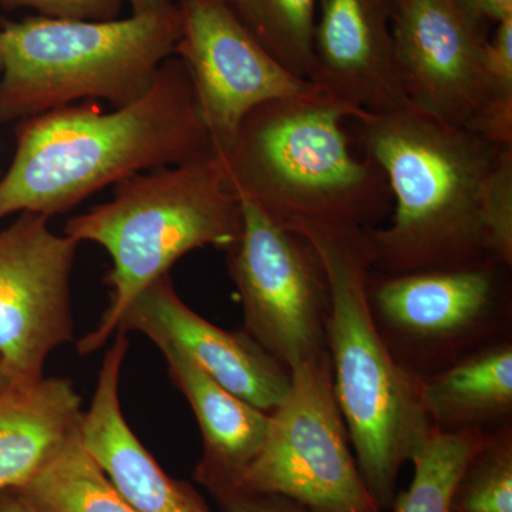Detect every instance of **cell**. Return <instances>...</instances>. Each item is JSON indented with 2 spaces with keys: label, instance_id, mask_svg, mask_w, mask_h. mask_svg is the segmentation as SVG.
<instances>
[{
  "label": "cell",
  "instance_id": "d6986e66",
  "mask_svg": "<svg viewBox=\"0 0 512 512\" xmlns=\"http://www.w3.org/2000/svg\"><path fill=\"white\" fill-rule=\"evenodd\" d=\"M12 491L39 512H140L90 456L80 429L36 476Z\"/></svg>",
  "mask_w": 512,
  "mask_h": 512
},
{
  "label": "cell",
  "instance_id": "7a4b0ae2",
  "mask_svg": "<svg viewBox=\"0 0 512 512\" xmlns=\"http://www.w3.org/2000/svg\"><path fill=\"white\" fill-rule=\"evenodd\" d=\"M353 121L392 192L389 224L369 229L373 271L402 275L494 261L483 192L503 150L414 106Z\"/></svg>",
  "mask_w": 512,
  "mask_h": 512
},
{
  "label": "cell",
  "instance_id": "484cf974",
  "mask_svg": "<svg viewBox=\"0 0 512 512\" xmlns=\"http://www.w3.org/2000/svg\"><path fill=\"white\" fill-rule=\"evenodd\" d=\"M467 130L498 150L512 148V93L494 94Z\"/></svg>",
  "mask_w": 512,
  "mask_h": 512
},
{
  "label": "cell",
  "instance_id": "5b68a950",
  "mask_svg": "<svg viewBox=\"0 0 512 512\" xmlns=\"http://www.w3.org/2000/svg\"><path fill=\"white\" fill-rule=\"evenodd\" d=\"M242 234L241 200L229 188L218 154L157 168L114 185L106 204L67 221L64 235L109 252L104 276L110 302L99 325L77 342L92 355L120 328L131 303L195 249L229 251Z\"/></svg>",
  "mask_w": 512,
  "mask_h": 512
},
{
  "label": "cell",
  "instance_id": "44dd1931",
  "mask_svg": "<svg viewBox=\"0 0 512 512\" xmlns=\"http://www.w3.org/2000/svg\"><path fill=\"white\" fill-rule=\"evenodd\" d=\"M244 28L289 72L313 74L318 0H224Z\"/></svg>",
  "mask_w": 512,
  "mask_h": 512
},
{
  "label": "cell",
  "instance_id": "ac0fdd59",
  "mask_svg": "<svg viewBox=\"0 0 512 512\" xmlns=\"http://www.w3.org/2000/svg\"><path fill=\"white\" fill-rule=\"evenodd\" d=\"M423 402L434 426L478 429L480 421L507 416L512 407L511 343L491 346L423 379Z\"/></svg>",
  "mask_w": 512,
  "mask_h": 512
},
{
  "label": "cell",
  "instance_id": "f546056e",
  "mask_svg": "<svg viewBox=\"0 0 512 512\" xmlns=\"http://www.w3.org/2000/svg\"><path fill=\"white\" fill-rule=\"evenodd\" d=\"M124 3L130 5L133 13H148L174 5L175 0H124Z\"/></svg>",
  "mask_w": 512,
  "mask_h": 512
},
{
  "label": "cell",
  "instance_id": "ffe728a7",
  "mask_svg": "<svg viewBox=\"0 0 512 512\" xmlns=\"http://www.w3.org/2000/svg\"><path fill=\"white\" fill-rule=\"evenodd\" d=\"M488 434L481 429L434 427L414 454L409 488L394 498L392 512H451L454 491L470 458Z\"/></svg>",
  "mask_w": 512,
  "mask_h": 512
},
{
  "label": "cell",
  "instance_id": "7c38bea8",
  "mask_svg": "<svg viewBox=\"0 0 512 512\" xmlns=\"http://www.w3.org/2000/svg\"><path fill=\"white\" fill-rule=\"evenodd\" d=\"M117 332H140L154 345L174 346L224 389L262 412L271 413L288 392L291 375L285 366L245 330L229 332L192 311L170 275L137 296Z\"/></svg>",
  "mask_w": 512,
  "mask_h": 512
},
{
  "label": "cell",
  "instance_id": "7402d4cb",
  "mask_svg": "<svg viewBox=\"0 0 512 512\" xmlns=\"http://www.w3.org/2000/svg\"><path fill=\"white\" fill-rule=\"evenodd\" d=\"M451 512H512L510 430L488 434L470 458L454 491Z\"/></svg>",
  "mask_w": 512,
  "mask_h": 512
},
{
  "label": "cell",
  "instance_id": "d4e9b609",
  "mask_svg": "<svg viewBox=\"0 0 512 512\" xmlns=\"http://www.w3.org/2000/svg\"><path fill=\"white\" fill-rule=\"evenodd\" d=\"M484 64L494 94L512 93V16L491 29Z\"/></svg>",
  "mask_w": 512,
  "mask_h": 512
},
{
  "label": "cell",
  "instance_id": "f1b7e54d",
  "mask_svg": "<svg viewBox=\"0 0 512 512\" xmlns=\"http://www.w3.org/2000/svg\"><path fill=\"white\" fill-rule=\"evenodd\" d=\"M0 512H39L23 501L15 491H0Z\"/></svg>",
  "mask_w": 512,
  "mask_h": 512
},
{
  "label": "cell",
  "instance_id": "8fae6325",
  "mask_svg": "<svg viewBox=\"0 0 512 512\" xmlns=\"http://www.w3.org/2000/svg\"><path fill=\"white\" fill-rule=\"evenodd\" d=\"M493 25L461 0H393L397 72L407 100L468 128L494 96L484 52Z\"/></svg>",
  "mask_w": 512,
  "mask_h": 512
},
{
  "label": "cell",
  "instance_id": "83f0119b",
  "mask_svg": "<svg viewBox=\"0 0 512 512\" xmlns=\"http://www.w3.org/2000/svg\"><path fill=\"white\" fill-rule=\"evenodd\" d=\"M471 12L491 25L512 16V0H461Z\"/></svg>",
  "mask_w": 512,
  "mask_h": 512
},
{
  "label": "cell",
  "instance_id": "cb8c5ba5",
  "mask_svg": "<svg viewBox=\"0 0 512 512\" xmlns=\"http://www.w3.org/2000/svg\"><path fill=\"white\" fill-rule=\"evenodd\" d=\"M124 0H0L8 10L35 9L43 18L62 20H113Z\"/></svg>",
  "mask_w": 512,
  "mask_h": 512
},
{
  "label": "cell",
  "instance_id": "5bb4252c",
  "mask_svg": "<svg viewBox=\"0 0 512 512\" xmlns=\"http://www.w3.org/2000/svg\"><path fill=\"white\" fill-rule=\"evenodd\" d=\"M104 355L80 439L114 487L140 512H212L190 484L168 476L137 439L120 403V376L130 342L117 332Z\"/></svg>",
  "mask_w": 512,
  "mask_h": 512
},
{
  "label": "cell",
  "instance_id": "9c48e42d",
  "mask_svg": "<svg viewBox=\"0 0 512 512\" xmlns=\"http://www.w3.org/2000/svg\"><path fill=\"white\" fill-rule=\"evenodd\" d=\"M49 217L20 212L0 229V365L10 382L43 377L49 356L74 342L72 276L79 242Z\"/></svg>",
  "mask_w": 512,
  "mask_h": 512
},
{
  "label": "cell",
  "instance_id": "9a60e30c",
  "mask_svg": "<svg viewBox=\"0 0 512 512\" xmlns=\"http://www.w3.org/2000/svg\"><path fill=\"white\" fill-rule=\"evenodd\" d=\"M490 261L467 268L369 279L373 312L386 325L413 339H453L473 330L494 308L498 271Z\"/></svg>",
  "mask_w": 512,
  "mask_h": 512
},
{
  "label": "cell",
  "instance_id": "30bf717a",
  "mask_svg": "<svg viewBox=\"0 0 512 512\" xmlns=\"http://www.w3.org/2000/svg\"><path fill=\"white\" fill-rule=\"evenodd\" d=\"M175 2L181 13V36L174 56L187 67L217 153L231 146L242 121L256 107L322 93L269 55L224 0Z\"/></svg>",
  "mask_w": 512,
  "mask_h": 512
},
{
  "label": "cell",
  "instance_id": "277c9868",
  "mask_svg": "<svg viewBox=\"0 0 512 512\" xmlns=\"http://www.w3.org/2000/svg\"><path fill=\"white\" fill-rule=\"evenodd\" d=\"M369 114L323 92L256 107L217 153L229 188L285 228H377L392 212V192L376 161L353 153L345 130Z\"/></svg>",
  "mask_w": 512,
  "mask_h": 512
},
{
  "label": "cell",
  "instance_id": "52a82bcc",
  "mask_svg": "<svg viewBox=\"0 0 512 512\" xmlns=\"http://www.w3.org/2000/svg\"><path fill=\"white\" fill-rule=\"evenodd\" d=\"M289 375L284 400L269 413L264 444L231 487L281 495L313 512H383L350 450L329 353Z\"/></svg>",
  "mask_w": 512,
  "mask_h": 512
},
{
  "label": "cell",
  "instance_id": "2e32d148",
  "mask_svg": "<svg viewBox=\"0 0 512 512\" xmlns=\"http://www.w3.org/2000/svg\"><path fill=\"white\" fill-rule=\"evenodd\" d=\"M156 346L200 426L204 454L195 480L208 491L231 487L264 444L269 413L228 392L181 350L167 343Z\"/></svg>",
  "mask_w": 512,
  "mask_h": 512
},
{
  "label": "cell",
  "instance_id": "4fadbf2b",
  "mask_svg": "<svg viewBox=\"0 0 512 512\" xmlns=\"http://www.w3.org/2000/svg\"><path fill=\"white\" fill-rule=\"evenodd\" d=\"M393 0H318L311 82L366 113L413 106L397 72Z\"/></svg>",
  "mask_w": 512,
  "mask_h": 512
},
{
  "label": "cell",
  "instance_id": "ba28073f",
  "mask_svg": "<svg viewBox=\"0 0 512 512\" xmlns=\"http://www.w3.org/2000/svg\"><path fill=\"white\" fill-rule=\"evenodd\" d=\"M242 234L228 252L245 332L282 366L328 355L329 288L318 252L298 232L282 227L241 198Z\"/></svg>",
  "mask_w": 512,
  "mask_h": 512
},
{
  "label": "cell",
  "instance_id": "1f68e13d",
  "mask_svg": "<svg viewBox=\"0 0 512 512\" xmlns=\"http://www.w3.org/2000/svg\"><path fill=\"white\" fill-rule=\"evenodd\" d=\"M0 74H2V56H0Z\"/></svg>",
  "mask_w": 512,
  "mask_h": 512
},
{
  "label": "cell",
  "instance_id": "3957f363",
  "mask_svg": "<svg viewBox=\"0 0 512 512\" xmlns=\"http://www.w3.org/2000/svg\"><path fill=\"white\" fill-rule=\"evenodd\" d=\"M288 229L308 239L325 268L333 390L360 474L380 510H390L400 470L436 426L424 407L423 379L397 362L377 326L369 298V229L315 224Z\"/></svg>",
  "mask_w": 512,
  "mask_h": 512
},
{
  "label": "cell",
  "instance_id": "6da1fadb",
  "mask_svg": "<svg viewBox=\"0 0 512 512\" xmlns=\"http://www.w3.org/2000/svg\"><path fill=\"white\" fill-rule=\"evenodd\" d=\"M12 164L0 178V220L52 218L109 185L217 154L187 67L165 60L150 89L127 106H66L19 121Z\"/></svg>",
  "mask_w": 512,
  "mask_h": 512
},
{
  "label": "cell",
  "instance_id": "8992f818",
  "mask_svg": "<svg viewBox=\"0 0 512 512\" xmlns=\"http://www.w3.org/2000/svg\"><path fill=\"white\" fill-rule=\"evenodd\" d=\"M181 36L177 2L113 20L26 18L0 26V124L80 100L140 99Z\"/></svg>",
  "mask_w": 512,
  "mask_h": 512
},
{
  "label": "cell",
  "instance_id": "4dcf8cb0",
  "mask_svg": "<svg viewBox=\"0 0 512 512\" xmlns=\"http://www.w3.org/2000/svg\"><path fill=\"white\" fill-rule=\"evenodd\" d=\"M10 384L13 383L10 382L8 375H6L5 370H3L2 365H0V392L5 390Z\"/></svg>",
  "mask_w": 512,
  "mask_h": 512
},
{
  "label": "cell",
  "instance_id": "4316f807",
  "mask_svg": "<svg viewBox=\"0 0 512 512\" xmlns=\"http://www.w3.org/2000/svg\"><path fill=\"white\" fill-rule=\"evenodd\" d=\"M210 493L222 512H313L281 495L249 493L232 487L217 488Z\"/></svg>",
  "mask_w": 512,
  "mask_h": 512
},
{
  "label": "cell",
  "instance_id": "e0dca14e",
  "mask_svg": "<svg viewBox=\"0 0 512 512\" xmlns=\"http://www.w3.org/2000/svg\"><path fill=\"white\" fill-rule=\"evenodd\" d=\"M82 397L64 377L13 383L0 392V491L28 483L80 429Z\"/></svg>",
  "mask_w": 512,
  "mask_h": 512
},
{
  "label": "cell",
  "instance_id": "603a6c76",
  "mask_svg": "<svg viewBox=\"0 0 512 512\" xmlns=\"http://www.w3.org/2000/svg\"><path fill=\"white\" fill-rule=\"evenodd\" d=\"M483 218L491 258L512 265V148L503 150L485 181Z\"/></svg>",
  "mask_w": 512,
  "mask_h": 512
}]
</instances>
